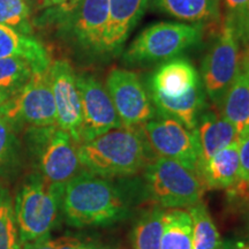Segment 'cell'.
I'll use <instances>...</instances> for the list:
<instances>
[{
    "instance_id": "obj_1",
    "label": "cell",
    "mask_w": 249,
    "mask_h": 249,
    "mask_svg": "<svg viewBox=\"0 0 249 249\" xmlns=\"http://www.w3.org/2000/svg\"><path fill=\"white\" fill-rule=\"evenodd\" d=\"M129 205L123 189L88 171L77 174L65 185L61 201L66 220L75 227L119 222L128 216Z\"/></svg>"
},
{
    "instance_id": "obj_2",
    "label": "cell",
    "mask_w": 249,
    "mask_h": 249,
    "mask_svg": "<svg viewBox=\"0 0 249 249\" xmlns=\"http://www.w3.org/2000/svg\"><path fill=\"white\" fill-rule=\"evenodd\" d=\"M155 152L142 130L119 127L77 147L80 164L90 173L123 177L138 173L151 163Z\"/></svg>"
},
{
    "instance_id": "obj_3",
    "label": "cell",
    "mask_w": 249,
    "mask_h": 249,
    "mask_svg": "<svg viewBox=\"0 0 249 249\" xmlns=\"http://www.w3.org/2000/svg\"><path fill=\"white\" fill-rule=\"evenodd\" d=\"M65 185L33 177L18 194L14 205L22 244L46 239L57 222Z\"/></svg>"
},
{
    "instance_id": "obj_4",
    "label": "cell",
    "mask_w": 249,
    "mask_h": 249,
    "mask_svg": "<svg viewBox=\"0 0 249 249\" xmlns=\"http://www.w3.org/2000/svg\"><path fill=\"white\" fill-rule=\"evenodd\" d=\"M203 35L201 23L157 22L139 34L123 60L129 66H142L174 59L197 44Z\"/></svg>"
},
{
    "instance_id": "obj_5",
    "label": "cell",
    "mask_w": 249,
    "mask_h": 249,
    "mask_svg": "<svg viewBox=\"0 0 249 249\" xmlns=\"http://www.w3.org/2000/svg\"><path fill=\"white\" fill-rule=\"evenodd\" d=\"M148 194L169 209L191 208L201 201L205 186L194 171L170 158H155L145 167Z\"/></svg>"
},
{
    "instance_id": "obj_6",
    "label": "cell",
    "mask_w": 249,
    "mask_h": 249,
    "mask_svg": "<svg viewBox=\"0 0 249 249\" xmlns=\"http://www.w3.org/2000/svg\"><path fill=\"white\" fill-rule=\"evenodd\" d=\"M239 35L240 30L234 21L227 20L202 62L204 90L217 107H220L224 96L240 71Z\"/></svg>"
},
{
    "instance_id": "obj_7",
    "label": "cell",
    "mask_w": 249,
    "mask_h": 249,
    "mask_svg": "<svg viewBox=\"0 0 249 249\" xmlns=\"http://www.w3.org/2000/svg\"><path fill=\"white\" fill-rule=\"evenodd\" d=\"M8 120H21L37 128L57 126L53 92L49 70L36 71L22 88L0 107Z\"/></svg>"
},
{
    "instance_id": "obj_8",
    "label": "cell",
    "mask_w": 249,
    "mask_h": 249,
    "mask_svg": "<svg viewBox=\"0 0 249 249\" xmlns=\"http://www.w3.org/2000/svg\"><path fill=\"white\" fill-rule=\"evenodd\" d=\"M142 132L155 155L179 161L197 174L200 147L196 130H189L179 121L161 117L142 124Z\"/></svg>"
},
{
    "instance_id": "obj_9",
    "label": "cell",
    "mask_w": 249,
    "mask_h": 249,
    "mask_svg": "<svg viewBox=\"0 0 249 249\" xmlns=\"http://www.w3.org/2000/svg\"><path fill=\"white\" fill-rule=\"evenodd\" d=\"M107 90L124 126L138 127L156 117L154 103L138 74L113 68L107 79Z\"/></svg>"
},
{
    "instance_id": "obj_10",
    "label": "cell",
    "mask_w": 249,
    "mask_h": 249,
    "mask_svg": "<svg viewBox=\"0 0 249 249\" xmlns=\"http://www.w3.org/2000/svg\"><path fill=\"white\" fill-rule=\"evenodd\" d=\"M82 107L80 144L96 139L124 124L118 116L107 90L91 75L76 76Z\"/></svg>"
},
{
    "instance_id": "obj_11",
    "label": "cell",
    "mask_w": 249,
    "mask_h": 249,
    "mask_svg": "<svg viewBox=\"0 0 249 249\" xmlns=\"http://www.w3.org/2000/svg\"><path fill=\"white\" fill-rule=\"evenodd\" d=\"M49 77L57 110V126L79 145L82 107L73 67L67 60H55L50 65Z\"/></svg>"
},
{
    "instance_id": "obj_12",
    "label": "cell",
    "mask_w": 249,
    "mask_h": 249,
    "mask_svg": "<svg viewBox=\"0 0 249 249\" xmlns=\"http://www.w3.org/2000/svg\"><path fill=\"white\" fill-rule=\"evenodd\" d=\"M42 129L39 165L43 178L50 182L66 185L80 169L75 143L70 134L58 126Z\"/></svg>"
},
{
    "instance_id": "obj_13",
    "label": "cell",
    "mask_w": 249,
    "mask_h": 249,
    "mask_svg": "<svg viewBox=\"0 0 249 249\" xmlns=\"http://www.w3.org/2000/svg\"><path fill=\"white\" fill-rule=\"evenodd\" d=\"M149 0H108V22L103 39L102 52L119 54L147 11Z\"/></svg>"
},
{
    "instance_id": "obj_14",
    "label": "cell",
    "mask_w": 249,
    "mask_h": 249,
    "mask_svg": "<svg viewBox=\"0 0 249 249\" xmlns=\"http://www.w3.org/2000/svg\"><path fill=\"white\" fill-rule=\"evenodd\" d=\"M201 85L200 75L191 61L174 58L160 65L150 79L151 92L180 97Z\"/></svg>"
},
{
    "instance_id": "obj_15",
    "label": "cell",
    "mask_w": 249,
    "mask_h": 249,
    "mask_svg": "<svg viewBox=\"0 0 249 249\" xmlns=\"http://www.w3.org/2000/svg\"><path fill=\"white\" fill-rule=\"evenodd\" d=\"M195 130L200 147L198 170L218 151L239 140L234 127L222 113L217 111L202 112Z\"/></svg>"
},
{
    "instance_id": "obj_16",
    "label": "cell",
    "mask_w": 249,
    "mask_h": 249,
    "mask_svg": "<svg viewBox=\"0 0 249 249\" xmlns=\"http://www.w3.org/2000/svg\"><path fill=\"white\" fill-rule=\"evenodd\" d=\"M205 188L229 189L240 180V141L233 142L213 156L198 170Z\"/></svg>"
},
{
    "instance_id": "obj_17",
    "label": "cell",
    "mask_w": 249,
    "mask_h": 249,
    "mask_svg": "<svg viewBox=\"0 0 249 249\" xmlns=\"http://www.w3.org/2000/svg\"><path fill=\"white\" fill-rule=\"evenodd\" d=\"M74 30L83 45L102 52L108 22V0H81Z\"/></svg>"
},
{
    "instance_id": "obj_18",
    "label": "cell",
    "mask_w": 249,
    "mask_h": 249,
    "mask_svg": "<svg viewBox=\"0 0 249 249\" xmlns=\"http://www.w3.org/2000/svg\"><path fill=\"white\" fill-rule=\"evenodd\" d=\"M151 101L161 117L171 118L182 124L187 129L195 130L204 107V91L200 85L180 97H166L151 92Z\"/></svg>"
},
{
    "instance_id": "obj_19",
    "label": "cell",
    "mask_w": 249,
    "mask_h": 249,
    "mask_svg": "<svg viewBox=\"0 0 249 249\" xmlns=\"http://www.w3.org/2000/svg\"><path fill=\"white\" fill-rule=\"evenodd\" d=\"M219 107L220 113L234 127L238 139H244L249 133V71L246 64L240 67Z\"/></svg>"
},
{
    "instance_id": "obj_20",
    "label": "cell",
    "mask_w": 249,
    "mask_h": 249,
    "mask_svg": "<svg viewBox=\"0 0 249 249\" xmlns=\"http://www.w3.org/2000/svg\"><path fill=\"white\" fill-rule=\"evenodd\" d=\"M0 58H22L35 71H48L51 65L46 49L38 40L4 24H0Z\"/></svg>"
},
{
    "instance_id": "obj_21",
    "label": "cell",
    "mask_w": 249,
    "mask_h": 249,
    "mask_svg": "<svg viewBox=\"0 0 249 249\" xmlns=\"http://www.w3.org/2000/svg\"><path fill=\"white\" fill-rule=\"evenodd\" d=\"M156 8L187 22L201 23L217 18L219 0H154Z\"/></svg>"
},
{
    "instance_id": "obj_22",
    "label": "cell",
    "mask_w": 249,
    "mask_h": 249,
    "mask_svg": "<svg viewBox=\"0 0 249 249\" xmlns=\"http://www.w3.org/2000/svg\"><path fill=\"white\" fill-rule=\"evenodd\" d=\"M160 249H192V218L188 211H164Z\"/></svg>"
},
{
    "instance_id": "obj_23",
    "label": "cell",
    "mask_w": 249,
    "mask_h": 249,
    "mask_svg": "<svg viewBox=\"0 0 249 249\" xmlns=\"http://www.w3.org/2000/svg\"><path fill=\"white\" fill-rule=\"evenodd\" d=\"M188 213L192 218V249H223L224 242L203 202L193 205Z\"/></svg>"
},
{
    "instance_id": "obj_24",
    "label": "cell",
    "mask_w": 249,
    "mask_h": 249,
    "mask_svg": "<svg viewBox=\"0 0 249 249\" xmlns=\"http://www.w3.org/2000/svg\"><path fill=\"white\" fill-rule=\"evenodd\" d=\"M164 210L160 208L145 213L133 231L134 249H160Z\"/></svg>"
},
{
    "instance_id": "obj_25",
    "label": "cell",
    "mask_w": 249,
    "mask_h": 249,
    "mask_svg": "<svg viewBox=\"0 0 249 249\" xmlns=\"http://www.w3.org/2000/svg\"><path fill=\"white\" fill-rule=\"evenodd\" d=\"M34 68L22 58H0V91L14 95L30 79Z\"/></svg>"
},
{
    "instance_id": "obj_26",
    "label": "cell",
    "mask_w": 249,
    "mask_h": 249,
    "mask_svg": "<svg viewBox=\"0 0 249 249\" xmlns=\"http://www.w3.org/2000/svg\"><path fill=\"white\" fill-rule=\"evenodd\" d=\"M14 205L5 191H0V249H21Z\"/></svg>"
},
{
    "instance_id": "obj_27",
    "label": "cell",
    "mask_w": 249,
    "mask_h": 249,
    "mask_svg": "<svg viewBox=\"0 0 249 249\" xmlns=\"http://www.w3.org/2000/svg\"><path fill=\"white\" fill-rule=\"evenodd\" d=\"M30 9L26 0H0V24L20 28L29 18Z\"/></svg>"
},
{
    "instance_id": "obj_28",
    "label": "cell",
    "mask_w": 249,
    "mask_h": 249,
    "mask_svg": "<svg viewBox=\"0 0 249 249\" xmlns=\"http://www.w3.org/2000/svg\"><path fill=\"white\" fill-rule=\"evenodd\" d=\"M21 249H96L91 246L83 244L76 238H59L55 240H37L23 244Z\"/></svg>"
},
{
    "instance_id": "obj_29",
    "label": "cell",
    "mask_w": 249,
    "mask_h": 249,
    "mask_svg": "<svg viewBox=\"0 0 249 249\" xmlns=\"http://www.w3.org/2000/svg\"><path fill=\"white\" fill-rule=\"evenodd\" d=\"M12 141V130L9 120L0 112V163L7 157Z\"/></svg>"
},
{
    "instance_id": "obj_30",
    "label": "cell",
    "mask_w": 249,
    "mask_h": 249,
    "mask_svg": "<svg viewBox=\"0 0 249 249\" xmlns=\"http://www.w3.org/2000/svg\"><path fill=\"white\" fill-rule=\"evenodd\" d=\"M240 179L249 186V133L240 140Z\"/></svg>"
},
{
    "instance_id": "obj_31",
    "label": "cell",
    "mask_w": 249,
    "mask_h": 249,
    "mask_svg": "<svg viewBox=\"0 0 249 249\" xmlns=\"http://www.w3.org/2000/svg\"><path fill=\"white\" fill-rule=\"evenodd\" d=\"M227 9L232 14L231 18H239L244 20L249 7V0H224Z\"/></svg>"
},
{
    "instance_id": "obj_32",
    "label": "cell",
    "mask_w": 249,
    "mask_h": 249,
    "mask_svg": "<svg viewBox=\"0 0 249 249\" xmlns=\"http://www.w3.org/2000/svg\"><path fill=\"white\" fill-rule=\"evenodd\" d=\"M223 249H249V242L229 241L223 245Z\"/></svg>"
},
{
    "instance_id": "obj_33",
    "label": "cell",
    "mask_w": 249,
    "mask_h": 249,
    "mask_svg": "<svg viewBox=\"0 0 249 249\" xmlns=\"http://www.w3.org/2000/svg\"><path fill=\"white\" fill-rule=\"evenodd\" d=\"M8 98V96L6 95L5 92H2V91H0V107H1V105L4 104V103L6 102V99Z\"/></svg>"
},
{
    "instance_id": "obj_34",
    "label": "cell",
    "mask_w": 249,
    "mask_h": 249,
    "mask_svg": "<svg viewBox=\"0 0 249 249\" xmlns=\"http://www.w3.org/2000/svg\"><path fill=\"white\" fill-rule=\"evenodd\" d=\"M245 64H246V66H247V68H248V71H249V60H248V61H246V62H245Z\"/></svg>"
}]
</instances>
